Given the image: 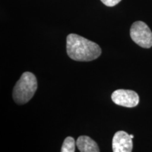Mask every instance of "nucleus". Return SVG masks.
Listing matches in <instances>:
<instances>
[{"label": "nucleus", "instance_id": "f257e3e1", "mask_svg": "<svg viewBox=\"0 0 152 152\" xmlns=\"http://www.w3.org/2000/svg\"><path fill=\"white\" fill-rule=\"evenodd\" d=\"M66 51L68 56L77 61H91L102 54V49L97 44L73 33L66 38Z\"/></svg>", "mask_w": 152, "mask_h": 152}, {"label": "nucleus", "instance_id": "f03ea898", "mask_svg": "<svg viewBox=\"0 0 152 152\" xmlns=\"http://www.w3.org/2000/svg\"><path fill=\"white\" fill-rule=\"evenodd\" d=\"M37 89L35 75L30 72H25L15 85L13 99L19 105L26 104L33 98Z\"/></svg>", "mask_w": 152, "mask_h": 152}, {"label": "nucleus", "instance_id": "7ed1b4c3", "mask_svg": "<svg viewBox=\"0 0 152 152\" xmlns=\"http://www.w3.org/2000/svg\"><path fill=\"white\" fill-rule=\"evenodd\" d=\"M130 37L139 46L145 49L152 47V32L142 21H136L130 28Z\"/></svg>", "mask_w": 152, "mask_h": 152}, {"label": "nucleus", "instance_id": "20e7f679", "mask_svg": "<svg viewBox=\"0 0 152 152\" xmlns=\"http://www.w3.org/2000/svg\"><path fill=\"white\" fill-rule=\"evenodd\" d=\"M111 99L115 104L132 108L138 105L140 97L137 93L130 90H117L112 93Z\"/></svg>", "mask_w": 152, "mask_h": 152}, {"label": "nucleus", "instance_id": "39448f33", "mask_svg": "<svg viewBox=\"0 0 152 152\" xmlns=\"http://www.w3.org/2000/svg\"><path fill=\"white\" fill-rule=\"evenodd\" d=\"M132 139L125 131H118L114 134L112 140L113 152H132Z\"/></svg>", "mask_w": 152, "mask_h": 152}, {"label": "nucleus", "instance_id": "423d86ee", "mask_svg": "<svg viewBox=\"0 0 152 152\" xmlns=\"http://www.w3.org/2000/svg\"><path fill=\"white\" fill-rule=\"evenodd\" d=\"M76 146L80 152H99L96 142L88 136H80L76 141Z\"/></svg>", "mask_w": 152, "mask_h": 152}, {"label": "nucleus", "instance_id": "0eeeda50", "mask_svg": "<svg viewBox=\"0 0 152 152\" xmlns=\"http://www.w3.org/2000/svg\"><path fill=\"white\" fill-rule=\"evenodd\" d=\"M75 141L72 137H67L64 141L61 152H75Z\"/></svg>", "mask_w": 152, "mask_h": 152}, {"label": "nucleus", "instance_id": "6e6552de", "mask_svg": "<svg viewBox=\"0 0 152 152\" xmlns=\"http://www.w3.org/2000/svg\"><path fill=\"white\" fill-rule=\"evenodd\" d=\"M101 1L104 5L107 6V7H114L118 4L121 0H101Z\"/></svg>", "mask_w": 152, "mask_h": 152}, {"label": "nucleus", "instance_id": "1a4fd4ad", "mask_svg": "<svg viewBox=\"0 0 152 152\" xmlns=\"http://www.w3.org/2000/svg\"><path fill=\"white\" fill-rule=\"evenodd\" d=\"M130 137L132 138V139L134 138V135H133V134H130Z\"/></svg>", "mask_w": 152, "mask_h": 152}]
</instances>
